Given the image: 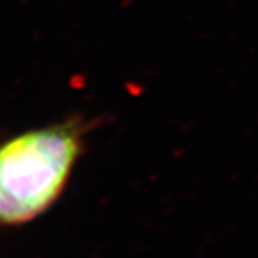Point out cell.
Returning <instances> with one entry per match:
<instances>
[{"instance_id": "cell-1", "label": "cell", "mask_w": 258, "mask_h": 258, "mask_svg": "<svg viewBox=\"0 0 258 258\" xmlns=\"http://www.w3.org/2000/svg\"><path fill=\"white\" fill-rule=\"evenodd\" d=\"M91 128L74 115L0 142V228L32 221L56 203Z\"/></svg>"}]
</instances>
